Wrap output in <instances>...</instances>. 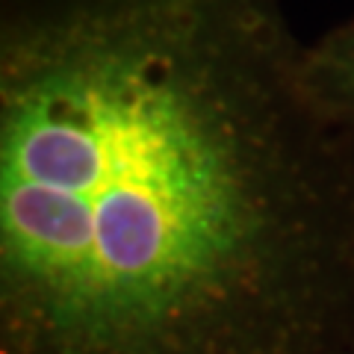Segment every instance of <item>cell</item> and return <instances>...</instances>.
Wrapping results in <instances>:
<instances>
[{
  "instance_id": "1",
  "label": "cell",
  "mask_w": 354,
  "mask_h": 354,
  "mask_svg": "<svg viewBox=\"0 0 354 354\" xmlns=\"http://www.w3.org/2000/svg\"><path fill=\"white\" fill-rule=\"evenodd\" d=\"M281 0H0V354H354V133Z\"/></svg>"
},
{
  "instance_id": "2",
  "label": "cell",
  "mask_w": 354,
  "mask_h": 354,
  "mask_svg": "<svg viewBox=\"0 0 354 354\" xmlns=\"http://www.w3.org/2000/svg\"><path fill=\"white\" fill-rule=\"evenodd\" d=\"M304 77L325 113L354 133V18L304 44Z\"/></svg>"
}]
</instances>
